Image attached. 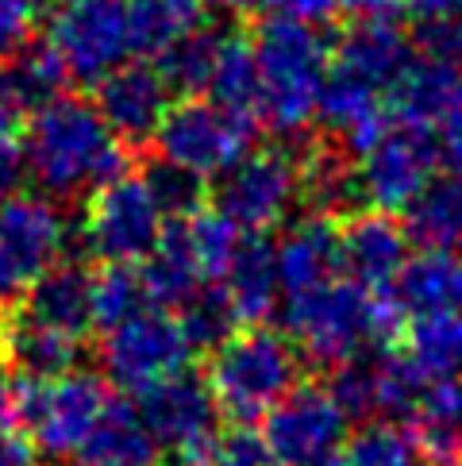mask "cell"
<instances>
[{
  "label": "cell",
  "instance_id": "obj_1",
  "mask_svg": "<svg viewBox=\"0 0 462 466\" xmlns=\"http://www.w3.org/2000/svg\"><path fill=\"white\" fill-rule=\"evenodd\" d=\"M24 170L51 201L96 193L127 174V143L112 136L101 108L85 96L62 93L27 116L20 139Z\"/></svg>",
  "mask_w": 462,
  "mask_h": 466
},
{
  "label": "cell",
  "instance_id": "obj_35",
  "mask_svg": "<svg viewBox=\"0 0 462 466\" xmlns=\"http://www.w3.org/2000/svg\"><path fill=\"white\" fill-rule=\"evenodd\" d=\"M301 197L316 205V212L336 216L362 201L358 177L351 162H339V155L320 151L312 158H301Z\"/></svg>",
  "mask_w": 462,
  "mask_h": 466
},
{
  "label": "cell",
  "instance_id": "obj_33",
  "mask_svg": "<svg viewBox=\"0 0 462 466\" xmlns=\"http://www.w3.org/2000/svg\"><path fill=\"white\" fill-rule=\"evenodd\" d=\"M220 39H224L220 31L196 27L186 39H177L170 51H162L158 70L166 77V86L181 96L205 93L208 81H212V66H216V55H220Z\"/></svg>",
  "mask_w": 462,
  "mask_h": 466
},
{
  "label": "cell",
  "instance_id": "obj_48",
  "mask_svg": "<svg viewBox=\"0 0 462 466\" xmlns=\"http://www.w3.org/2000/svg\"><path fill=\"white\" fill-rule=\"evenodd\" d=\"M343 12H351L355 20H397L405 8L401 0H343Z\"/></svg>",
  "mask_w": 462,
  "mask_h": 466
},
{
  "label": "cell",
  "instance_id": "obj_47",
  "mask_svg": "<svg viewBox=\"0 0 462 466\" xmlns=\"http://www.w3.org/2000/svg\"><path fill=\"white\" fill-rule=\"evenodd\" d=\"M408 15H417L420 24H443L462 15V0H401Z\"/></svg>",
  "mask_w": 462,
  "mask_h": 466
},
{
  "label": "cell",
  "instance_id": "obj_6",
  "mask_svg": "<svg viewBox=\"0 0 462 466\" xmlns=\"http://www.w3.org/2000/svg\"><path fill=\"white\" fill-rule=\"evenodd\" d=\"M439 158L443 151L432 127L401 120V116L389 112L386 124L374 131L355 162L362 201H370L377 212H405L432 186Z\"/></svg>",
  "mask_w": 462,
  "mask_h": 466
},
{
  "label": "cell",
  "instance_id": "obj_5",
  "mask_svg": "<svg viewBox=\"0 0 462 466\" xmlns=\"http://www.w3.org/2000/svg\"><path fill=\"white\" fill-rule=\"evenodd\" d=\"M108 401L112 397L105 378L89 370H65L58 378H20L15 381V424L27 431L39 455L65 459L81 451Z\"/></svg>",
  "mask_w": 462,
  "mask_h": 466
},
{
  "label": "cell",
  "instance_id": "obj_30",
  "mask_svg": "<svg viewBox=\"0 0 462 466\" xmlns=\"http://www.w3.org/2000/svg\"><path fill=\"white\" fill-rule=\"evenodd\" d=\"M205 93L236 116H251V120L258 116V62H255V43L246 35L220 39V55Z\"/></svg>",
  "mask_w": 462,
  "mask_h": 466
},
{
  "label": "cell",
  "instance_id": "obj_7",
  "mask_svg": "<svg viewBox=\"0 0 462 466\" xmlns=\"http://www.w3.org/2000/svg\"><path fill=\"white\" fill-rule=\"evenodd\" d=\"M251 116H236L216 101H201V96H186L181 105H170L166 120L155 131L158 158L196 174L201 181L227 174L243 155H251Z\"/></svg>",
  "mask_w": 462,
  "mask_h": 466
},
{
  "label": "cell",
  "instance_id": "obj_12",
  "mask_svg": "<svg viewBox=\"0 0 462 466\" xmlns=\"http://www.w3.org/2000/svg\"><path fill=\"white\" fill-rule=\"evenodd\" d=\"M166 228V212L139 174H124L89 193L81 236L101 262H139L155 251Z\"/></svg>",
  "mask_w": 462,
  "mask_h": 466
},
{
  "label": "cell",
  "instance_id": "obj_42",
  "mask_svg": "<svg viewBox=\"0 0 462 466\" xmlns=\"http://www.w3.org/2000/svg\"><path fill=\"white\" fill-rule=\"evenodd\" d=\"M424 55H432L439 62L455 66V70H462V15H455V20H443V24H424Z\"/></svg>",
  "mask_w": 462,
  "mask_h": 466
},
{
  "label": "cell",
  "instance_id": "obj_10",
  "mask_svg": "<svg viewBox=\"0 0 462 466\" xmlns=\"http://www.w3.org/2000/svg\"><path fill=\"white\" fill-rule=\"evenodd\" d=\"M46 43L77 86H96L131 51L127 0H62L46 20Z\"/></svg>",
  "mask_w": 462,
  "mask_h": 466
},
{
  "label": "cell",
  "instance_id": "obj_26",
  "mask_svg": "<svg viewBox=\"0 0 462 466\" xmlns=\"http://www.w3.org/2000/svg\"><path fill=\"white\" fill-rule=\"evenodd\" d=\"M408 420H412V440H417V447L432 462L458 459V451H462V381L458 378L424 381L417 409L408 412Z\"/></svg>",
  "mask_w": 462,
  "mask_h": 466
},
{
  "label": "cell",
  "instance_id": "obj_39",
  "mask_svg": "<svg viewBox=\"0 0 462 466\" xmlns=\"http://www.w3.org/2000/svg\"><path fill=\"white\" fill-rule=\"evenodd\" d=\"M143 181L146 189L155 193L158 208L166 212V220H181V216H193L201 208V197H205V181L189 174V170H177L170 162H151L143 170Z\"/></svg>",
  "mask_w": 462,
  "mask_h": 466
},
{
  "label": "cell",
  "instance_id": "obj_9",
  "mask_svg": "<svg viewBox=\"0 0 462 466\" xmlns=\"http://www.w3.org/2000/svg\"><path fill=\"white\" fill-rule=\"evenodd\" d=\"M193 359V343L186 336L177 316L166 309H143L136 316H127L124 324H116L105 331L101 339V366L112 386H120L127 393H143L181 374Z\"/></svg>",
  "mask_w": 462,
  "mask_h": 466
},
{
  "label": "cell",
  "instance_id": "obj_32",
  "mask_svg": "<svg viewBox=\"0 0 462 466\" xmlns=\"http://www.w3.org/2000/svg\"><path fill=\"white\" fill-rule=\"evenodd\" d=\"M405 355L427 381L458 378L462 374V312L424 316V320H417L408 331Z\"/></svg>",
  "mask_w": 462,
  "mask_h": 466
},
{
  "label": "cell",
  "instance_id": "obj_53",
  "mask_svg": "<svg viewBox=\"0 0 462 466\" xmlns=\"http://www.w3.org/2000/svg\"><path fill=\"white\" fill-rule=\"evenodd\" d=\"M436 466H462L458 459H443V462H436Z\"/></svg>",
  "mask_w": 462,
  "mask_h": 466
},
{
  "label": "cell",
  "instance_id": "obj_29",
  "mask_svg": "<svg viewBox=\"0 0 462 466\" xmlns=\"http://www.w3.org/2000/svg\"><path fill=\"white\" fill-rule=\"evenodd\" d=\"M205 20V0H127L131 51L162 55Z\"/></svg>",
  "mask_w": 462,
  "mask_h": 466
},
{
  "label": "cell",
  "instance_id": "obj_3",
  "mask_svg": "<svg viewBox=\"0 0 462 466\" xmlns=\"http://www.w3.org/2000/svg\"><path fill=\"white\" fill-rule=\"evenodd\" d=\"M258 62V116L277 136H301L316 120L324 74H327V43L308 24L274 20L262 24L255 39Z\"/></svg>",
  "mask_w": 462,
  "mask_h": 466
},
{
  "label": "cell",
  "instance_id": "obj_36",
  "mask_svg": "<svg viewBox=\"0 0 462 466\" xmlns=\"http://www.w3.org/2000/svg\"><path fill=\"white\" fill-rule=\"evenodd\" d=\"M181 224H186V236H189V247H193L205 281H220L239 251L243 231L220 208H196L193 216H181Z\"/></svg>",
  "mask_w": 462,
  "mask_h": 466
},
{
  "label": "cell",
  "instance_id": "obj_25",
  "mask_svg": "<svg viewBox=\"0 0 462 466\" xmlns=\"http://www.w3.org/2000/svg\"><path fill=\"white\" fill-rule=\"evenodd\" d=\"M139 274H143L146 297H151V305H158V309L186 305L196 289L208 286L205 274H201V266H196V255H193L186 224H181V220H166V228H162V239L155 243V251L146 255V266Z\"/></svg>",
  "mask_w": 462,
  "mask_h": 466
},
{
  "label": "cell",
  "instance_id": "obj_19",
  "mask_svg": "<svg viewBox=\"0 0 462 466\" xmlns=\"http://www.w3.org/2000/svg\"><path fill=\"white\" fill-rule=\"evenodd\" d=\"M408 62H412V46L397 20H355V27L343 31L332 55L336 70L367 81V86H374L386 96Z\"/></svg>",
  "mask_w": 462,
  "mask_h": 466
},
{
  "label": "cell",
  "instance_id": "obj_17",
  "mask_svg": "<svg viewBox=\"0 0 462 466\" xmlns=\"http://www.w3.org/2000/svg\"><path fill=\"white\" fill-rule=\"evenodd\" d=\"M282 293L296 297L343 274V228L324 212L301 216L274 247Z\"/></svg>",
  "mask_w": 462,
  "mask_h": 466
},
{
  "label": "cell",
  "instance_id": "obj_22",
  "mask_svg": "<svg viewBox=\"0 0 462 466\" xmlns=\"http://www.w3.org/2000/svg\"><path fill=\"white\" fill-rule=\"evenodd\" d=\"M389 289L397 297V305L417 320L462 312V255L424 247L420 255H412L401 266V274Z\"/></svg>",
  "mask_w": 462,
  "mask_h": 466
},
{
  "label": "cell",
  "instance_id": "obj_41",
  "mask_svg": "<svg viewBox=\"0 0 462 466\" xmlns=\"http://www.w3.org/2000/svg\"><path fill=\"white\" fill-rule=\"evenodd\" d=\"M208 466H274L262 431L251 428H236V431H220L216 447L208 455Z\"/></svg>",
  "mask_w": 462,
  "mask_h": 466
},
{
  "label": "cell",
  "instance_id": "obj_50",
  "mask_svg": "<svg viewBox=\"0 0 462 466\" xmlns=\"http://www.w3.org/2000/svg\"><path fill=\"white\" fill-rule=\"evenodd\" d=\"M20 170H24L20 151H0V205L12 197L15 181H20Z\"/></svg>",
  "mask_w": 462,
  "mask_h": 466
},
{
  "label": "cell",
  "instance_id": "obj_21",
  "mask_svg": "<svg viewBox=\"0 0 462 466\" xmlns=\"http://www.w3.org/2000/svg\"><path fill=\"white\" fill-rule=\"evenodd\" d=\"M15 309L81 339L93 328V274L81 262H55Z\"/></svg>",
  "mask_w": 462,
  "mask_h": 466
},
{
  "label": "cell",
  "instance_id": "obj_45",
  "mask_svg": "<svg viewBox=\"0 0 462 466\" xmlns=\"http://www.w3.org/2000/svg\"><path fill=\"white\" fill-rule=\"evenodd\" d=\"M24 124H27V112H24V105L12 96L5 74H0V151H20Z\"/></svg>",
  "mask_w": 462,
  "mask_h": 466
},
{
  "label": "cell",
  "instance_id": "obj_15",
  "mask_svg": "<svg viewBox=\"0 0 462 466\" xmlns=\"http://www.w3.org/2000/svg\"><path fill=\"white\" fill-rule=\"evenodd\" d=\"M424 381L427 378L401 351H362L351 362L336 366V378L327 390H332L339 409L355 420H370V416L401 420L417 409Z\"/></svg>",
  "mask_w": 462,
  "mask_h": 466
},
{
  "label": "cell",
  "instance_id": "obj_31",
  "mask_svg": "<svg viewBox=\"0 0 462 466\" xmlns=\"http://www.w3.org/2000/svg\"><path fill=\"white\" fill-rule=\"evenodd\" d=\"M0 74H5L12 96L24 105V112H35L39 105L55 101V96L65 93V81H70V74H65L62 58L55 55L51 43H27L20 55L0 62Z\"/></svg>",
  "mask_w": 462,
  "mask_h": 466
},
{
  "label": "cell",
  "instance_id": "obj_37",
  "mask_svg": "<svg viewBox=\"0 0 462 466\" xmlns=\"http://www.w3.org/2000/svg\"><path fill=\"white\" fill-rule=\"evenodd\" d=\"M177 309H181L177 320H181V328H186L193 351H216V347L236 336V328H239V316H236V309H231L224 286H212V281L201 286L186 305H177Z\"/></svg>",
  "mask_w": 462,
  "mask_h": 466
},
{
  "label": "cell",
  "instance_id": "obj_51",
  "mask_svg": "<svg viewBox=\"0 0 462 466\" xmlns=\"http://www.w3.org/2000/svg\"><path fill=\"white\" fill-rule=\"evenodd\" d=\"M216 5L227 12H258L262 5H270V0H216Z\"/></svg>",
  "mask_w": 462,
  "mask_h": 466
},
{
  "label": "cell",
  "instance_id": "obj_23",
  "mask_svg": "<svg viewBox=\"0 0 462 466\" xmlns=\"http://www.w3.org/2000/svg\"><path fill=\"white\" fill-rule=\"evenodd\" d=\"M224 293L239 316V324L251 328V324L266 320L277 309V297H282L274 243H266L262 236H246L224 274Z\"/></svg>",
  "mask_w": 462,
  "mask_h": 466
},
{
  "label": "cell",
  "instance_id": "obj_28",
  "mask_svg": "<svg viewBox=\"0 0 462 466\" xmlns=\"http://www.w3.org/2000/svg\"><path fill=\"white\" fill-rule=\"evenodd\" d=\"M405 231L424 247L462 255V174L432 177V186L405 208Z\"/></svg>",
  "mask_w": 462,
  "mask_h": 466
},
{
  "label": "cell",
  "instance_id": "obj_16",
  "mask_svg": "<svg viewBox=\"0 0 462 466\" xmlns=\"http://www.w3.org/2000/svg\"><path fill=\"white\" fill-rule=\"evenodd\" d=\"M174 89L155 62H124L108 77L96 81V108L120 143H146L155 139L158 124L170 112Z\"/></svg>",
  "mask_w": 462,
  "mask_h": 466
},
{
  "label": "cell",
  "instance_id": "obj_49",
  "mask_svg": "<svg viewBox=\"0 0 462 466\" xmlns=\"http://www.w3.org/2000/svg\"><path fill=\"white\" fill-rule=\"evenodd\" d=\"M12 424H15V378L8 362L0 359V431H8Z\"/></svg>",
  "mask_w": 462,
  "mask_h": 466
},
{
  "label": "cell",
  "instance_id": "obj_52",
  "mask_svg": "<svg viewBox=\"0 0 462 466\" xmlns=\"http://www.w3.org/2000/svg\"><path fill=\"white\" fill-rule=\"evenodd\" d=\"M312 466H343V462H339V455H336V459H324V462H312Z\"/></svg>",
  "mask_w": 462,
  "mask_h": 466
},
{
  "label": "cell",
  "instance_id": "obj_24",
  "mask_svg": "<svg viewBox=\"0 0 462 466\" xmlns=\"http://www.w3.org/2000/svg\"><path fill=\"white\" fill-rule=\"evenodd\" d=\"M158 451L162 447L146 431L139 409L127 401H108L77 459L81 466H158Z\"/></svg>",
  "mask_w": 462,
  "mask_h": 466
},
{
  "label": "cell",
  "instance_id": "obj_11",
  "mask_svg": "<svg viewBox=\"0 0 462 466\" xmlns=\"http://www.w3.org/2000/svg\"><path fill=\"white\" fill-rule=\"evenodd\" d=\"M301 201V158L266 147L243 155L227 174H220L216 208L246 236H266L282 228Z\"/></svg>",
  "mask_w": 462,
  "mask_h": 466
},
{
  "label": "cell",
  "instance_id": "obj_38",
  "mask_svg": "<svg viewBox=\"0 0 462 466\" xmlns=\"http://www.w3.org/2000/svg\"><path fill=\"white\" fill-rule=\"evenodd\" d=\"M343 466H424V451L412 440V431L397 424H367L346 443Z\"/></svg>",
  "mask_w": 462,
  "mask_h": 466
},
{
  "label": "cell",
  "instance_id": "obj_13",
  "mask_svg": "<svg viewBox=\"0 0 462 466\" xmlns=\"http://www.w3.org/2000/svg\"><path fill=\"white\" fill-rule=\"evenodd\" d=\"M346 416L327 386L296 381L262 420V443L274 466H312L336 459L346 440Z\"/></svg>",
  "mask_w": 462,
  "mask_h": 466
},
{
  "label": "cell",
  "instance_id": "obj_8",
  "mask_svg": "<svg viewBox=\"0 0 462 466\" xmlns=\"http://www.w3.org/2000/svg\"><path fill=\"white\" fill-rule=\"evenodd\" d=\"M70 224L46 193H15L0 205V309L20 297L62 262Z\"/></svg>",
  "mask_w": 462,
  "mask_h": 466
},
{
  "label": "cell",
  "instance_id": "obj_40",
  "mask_svg": "<svg viewBox=\"0 0 462 466\" xmlns=\"http://www.w3.org/2000/svg\"><path fill=\"white\" fill-rule=\"evenodd\" d=\"M43 24V0H0V62H8L35 43Z\"/></svg>",
  "mask_w": 462,
  "mask_h": 466
},
{
  "label": "cell",
  "instance_id": "obj_44",
  "mask_svg": "<svg viewBox=\"0 0 462 466\" xmlns=\"http://www.w3.org/2000/svg\"><path fill=\"white\" fill-rule=\"evenodd\" d=\"M277 8V15H286V20H296V24H332L336 15L343 12V0H270Z\"/></svg>",
  "mask_w": 462,
  "mask_h": 466
},
{
  "label": "cell",
  "instance_id": "obj_2",
  "mask_svg": "<svg viewBox=\"0 0 462 466\" xmlns=\"http://www.w3.org/2000/svg\"><path fill=\"white\" fill-rule=\"evenodd\" d=\"M282 320L289 343L320 366H343L370 343H386L401 331L405 309L393 289H362L358 281H324V286L286 297Z\"/></svg>",
  "mask_w": 462,
  "mask_h": 466
},
{
  "label": "cell",
  "instance_id": "obj_18",
  "mask_svg": "<svg viewBox=\"0 0 462 466\" xmlns=\"http://www.w3.org/2000/svg\"><path fill=\"white\" fill-rule=\"evenodd\" d=\"M408 262V231L393 212H358L343 228V274L362 289H389Z\"/></svg>",
  "mask_w": 462,
  "mask_h": 466
},
{
  "label": "cell",
  "instance_id": "obj_34",
  "mask_svg": "<svg viewBox=\"0 0 462 466\" xmlns=\"http://www.w3.org/2000/svg\"><path fill=\"white\" fill-rule=\"evenodd\" d=\"M151 309L143 274L131 262H105V270L93 274V324L96 328H116L127 316Z\"/></svg>",
  "mask_w": 462,
  "mask_h": 466
},
{
  "label": "cell",
  "instance_id": "obj_46",
  "mask_svg": "<svg viewBox=\"0 0 462 466\" xmlns=\"http://www.w3.org/2000/svg\"><path fill=\"white\" fill-rule=\"evenodd\" d=\"M0 466H43L39 447L27 436H15V431H0Z\"/></svg>",
  "mask_w": 462,
  "mask_h": 466
},
{
  "label": "cell",
  "instance_id": "obj_27",
  "mask_svg": "<svg viewBox=\"0 0 462 466\" xmlns=\"http://www.w3.org/2000/svg\"><path fill=\"white\" fill-rule=\"evenodd\" d=\"M458 81H462L458 70H455V66H447V62H439L432 55L412 58L405 70H401V77L393 81L386 108L393 116H401V120L432 127V120H439L443 108L451 105Z\"/></svg>",
  "mask_w": 462,
  "mask_h": 466
},
{
  "label": "cell",
  "instance_id": "obj_20",
  "mask_svg": "<svg viewBox=\"0 0 462 466\" xmlns=\"http://www.w3.org/2000/svg\"><path fill=\"white\" fill-rule=\"evenodd\" d=\"M77 336L31 320L15 305L8 309L5 331H0V359L8 362V370H20V378H58L65 370H77Z\"/></svg>",
  "mask_w": 462,
  "mask_h": 466
},
{
  "label": "cell",
  "instance_id": "obj_14",
  "mask_svg": "<svg viewBox=\"0 0 462 466\" xmlns=\"http://www.w3.org/2000/svg\"><path fill=\"white\" fill-rule=\"evenodd\" d=\"M139 416L158 447H170L181 466H208L220 440V405L205 378L174 374L139 393Z\"/></svg>",
  "mask_w": 462,
  "mask_h": 466
},
{
  "label": "cell",
  "instance_id": "obj_43",
  "mask_svg": "<svg viewBox=\"0 0 462 466\" xmlns=\"http://www.w3.org/2000/svg\"><path fill=\"white\" fill-rule=\"evenodd\" d=\"M436 124H439V151H443V158L455 166V174H462V81H458V89L451 96V105L443 108V116Z\"/></svg>",
  "mask_w": 462,
  "mask_h": 466
},
{
  "label": "cell",
  "instance_id": "obj_4",
  "mask_svg": "<svg viewBox=\"0 0 462 466\" xmlns=\"http://www.w3.org/2000/svg\"><path fill=\"white\" fill-rule=\"evenodd\" d=\"M296 374H301L296 347L277 331L251 324L212 351L205 381L216 397V405L246 424L255 416H266L282 401L296 386Z\"/></svg>",
  "mask_w": 462,
  "mask_h": 466
}]
</instances>
